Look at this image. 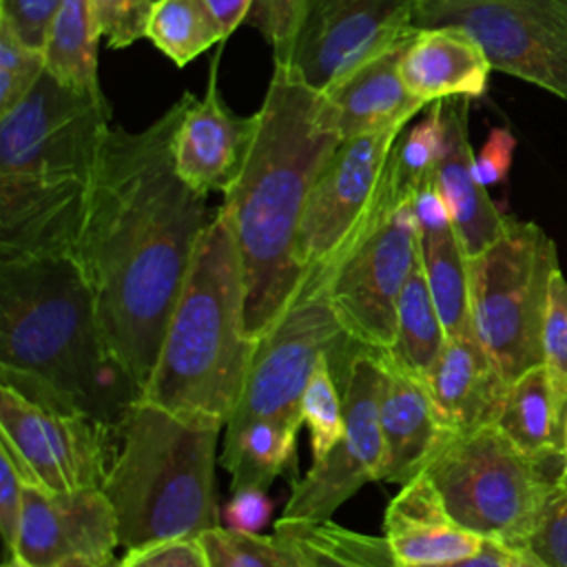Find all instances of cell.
<instances>
[{
  "label": "cell",
  "instance_id": "49",
  "mask_svg": "<svg viewBox=\"0 0 567 567\" xmlns=\"http://www.w3.org/2000/svg\"><path fill=\"white\" fill-rule=\"evenodd\" d=\"M106 567H117V560H115V563H111V565H106Z\"/></svg>",
  "mask_w": 567,
  "mask_h": 567
},
{
  "label": "cell",
  "instance_id": "15",
  "mask_svg": "<svg viewBox=\"0 0 567 567\" xmlns=\"http://www.w3.org/2000/svg\"><path fill=\"white\" fill-rule=\"evenodd\" d=\"M346 427L328 456L292 483L284 520L321 523L368 481H379L383 436L379 423L381 354L357 350L341 381Z\"/></svg>",
  "mask_w": 567,
  "mask_h": 567
},
{
  "label": "cell",
  "instance_id": "43",
  "mask_svg": "<svg viewBox=\"0 0 567 567\" xmlns=\"http://www.w3.org/2000/svg\"><path fill=\"white\" fill-rule=\"evenodd\" d=\"M412 206L419 221V230H439V228L454 226L445 197L436 186L434 177H430L425 184L419 186V190L414 193Z\"/></svg>",
  "mask_w": 567,
  "mask_h": 567
},
{
  "label": "cell",
  "instance_id": "16",
  "mask_svg": "<svg viewBox=\"0 0 567 567\" xmlns=\"http://www.w3.org/2000/svg\"><path fill=\"white\" fill-rule=\"evenodd\" d=\"M117 545V516L102 487L51 492L24 483L16 554L31 567H106Z\"/></svg>",
  "mask_w": 567,
  "mask_h": 567
},
{
  "label": "cell",
  "instance_id": "20",
  "mask_svg": "<svg viewBox=\"0 0 567 567\" xmlns=\"http://www.w3.org/2000/svg\"><path fill=\"white\" fill-rule=\"evenodd\" d=\"M383 538L399 567L461 560L476 554L485 540L452 520L423 472L403 483L390 498L383 514Z\"/></svg>",
  "mask_w": 567,
  "mask_h": 567
},
{
  "label": "cell",
  "instance_id": "22",
  "mask_svg": "<svg viewBox=\"0 0 567 567\" xmlns=\"http://www.w3.org/2000/svg\"><path fill=\"white\" fill-rule=\"evenodd\" d=\"M379 423L383 465L379 481L396 485L414 478L443 434L425 381L401 370L381 354Z\"/></svg>",
  "mask_w": 567,
  "mask_h": 567
},
{
  "label": "cell",
  "instance_id": "29",
  "mask_svg": "<svg viewBox=\"0 0 567 567\" xmlns=\"http://www.w3.org/2000/svg\"><path fill=\"white\" fill-rule=\"evenodd\" d=\"M97 33L86 0H62L44 44L47 73L80 93H102L97 82Z\"/></svg>",
  "mask_w": 567,
  "mask_h": 567
},
{
  "label": "cell",
  "instance_id": "19",
  "mask_svg": "<svg viewBox=\"0 0 567 567\" xmlns=\"http://www.w3.org/2000/svg\"><path fill=\"white\" fill-rule=\"evenodd\" d=\"M408 42L372 58L330 91L319 93L321 122L337 133L339 140L405 128V124L427 106L408 91L399 71L401 53Z\"/></svg>",
  "mask_w": 567,
  "mask_h": 567
},
{
  "label": "cell",
  "instance_id": "48",
  "mask_svg": "<svg viewBox=\"0 0 567 567\" xmlns=\"http://www.w3.org/2000/svg\"><path fill=\"white\" fill-rule=\"evenodd\" d=\"M2 567H31V565H29L24 558H20L18 554H11V556H7V558H4Z\"/></svg>",
  "mask_w": 567,
  "mask_h": 567
},
{
  "label": "cell",
  "instance_id": "10",
  "mask_svg": "<svg viewBox=\"0 0 567 567\" xmlns=\"http://www.w3.org/2000/svg\"><path fill=\"white\" fill-rule=\"evenodd\" d=\"M357 350L363 348L341 328L328 297L326 277H303L281 317L257 341L239 403L224 427V439L261 419L303 425L301 396L317 363L330 357L332 372L341 385Z\"/></svg>",
  "mask_w": 567,
  "mask_h": 567
},
{
  "label": "cell",
  "instance_id": "14",
  "mask_svg": "<svg viewBox=\"0 0 567 567\" xmlns=\"http://www.w3.org/2000/svg\"><path fill=\"white\" fill-rule=\"evenodd\" d=\"M419 264L412 202L394 208L326 277L332 310L363 350L385 354L394 339L401 290Z\"/></svg>",
  "mask_w": 567,
  "mask_h": 567
},
{
  "label": "cell",
  "instance_id": "12",
  "mask_svg": "<svg viewBox=\"0 0 567 567\" xmlns=\"http://www.w3.org/2000/svg\"><path fill=\"white\" fill-rule=\"evenodd\" d=\"M470 33L494 71L567 102V0H412V29Z\"/></svg>",
  "mask_w": 567,
  "mask_h": 567
},
{
  "label": "cell",
  "instance_id": "27",
  "mask_svg": "<svg viewBox=\"0 0 567 567\" xmlns=\"http://www.w3.org/2000/svg\"><path fill=\"white\" fill-rule=\"evenodd\" d=\"M419 257L445 337L472 332L467 255L454 226L419 230Z\"/></svg>",
  "mask_w": 567,
  "mask_h": 567
},
{
  "label": "cell",
  "instance_id": "37",
  "mask_svg": "<svg viewBox=\"0 0 567 567\" xmlns=\"http://www.w3.org/2000/svg\"><path fill=\"white\" fill-rule=\"evenodd\" d=\"M523 547L545 567H567V489L556 485Z\"/></svg>",
  "mask_w": 567,
  "mask_h": 567
},
{
  "label": "cell",
  "instance_id": "35",
  "mask_svg": "<svg viewBox=\"0 0 567 567\" xmlns=\"http://www.w3.org/2000/svg\"><path fill=\"white\" fill-rule=\"evenodd\" d=\"M44 71V53L31 49L13 27L0 18V115L24 100Z\"/></svg>",
  "mask_w": 567,
  "mask_h": 567
},
{
  "label": "cell",
  "instance_id": "23",
  "mask_svg": "<svg viewBox=\"0 0 567 567\" xmlns=\"http://www.w3.org/2000/svg\"><path fill=\"white\" fill-rule=\"evenodd\" d=\"M408 91L423 104L447 97H481L494 71L481 44L454 27L419 29L399 62Z\"/></svg>",
  "mask_w": 567,
  "mask_h": 567
},
{
  "label": "cell",
  "instance_id": "21",
  "mask_svg": "<svg viewBox=\"0 0 567 567\" xmlns=\"http://www.w3.org/2000/svg\"><path fill=\"white\" fill-rule=\"evenodd\" d=\"M470 97L443 100L445 146L436 164L434 179L452 215L454 230L470 257L492 246L505 230L512 215H505L474 175V153L467 135Z\"/></svg>",
  "mask_w": 567,
  "mask_h": 567
},
{
  "label": "cell",
  "instance_id": "44",
  "mask_svg": "<svg viewBox=\"0 0 567 567\" xmlns=\"http://www.w3.org/2000/svg\"><path fill=\"white\" fill-rule=\"evenodd\" d=\"M509 551H512V547H507L498 540L485 538L483 547L476 554H472L467 558H461V560L430 565V567H505V563L509 558Z\"/></svg>",
  "mask_w": 567,
  "mask_h": 567
},
{
  "label": "cell",
  "instance_id": "24",
  "mask_svg": "<svg viewBox=\"0 0 567 567\" xmlns=\"http://www.w3.org/2000/svg\"><path fill=\"white\" fill-rule=\"evenodd\" d=\"M496 427L520 452L545 465L565 458V419L556 408L543 363L509 383Z\"/></svg>",
  "mask_w": 567,
  "mask_h": 567
},
{
  "label": "cell",
  "instance_id": "40",
  "mask_svg": "<svg viewBox=\"0 0 567 567\" xmlns=\"http://www.w3.org/2000/svg\"><path fill=\"white\" fill-rule=\"evenodd\" d=\"M0 534L4 543L7 556L16 554L20 525H22V507H24V481L18 474L13 461L0 452Z\"/></svg>",
  "mask_w": 567,
  "mask_h": 567
},
{
  "label": "cell",
  "instance_id": "11",
  "mask_svg": "<svg viewBox=\"0 0 567 567\" xmlns=\"http://www.w3.org/2000/svg\"><path fill=\"white\" fill-rule=\"evenodd\" d=\"M403 128L341 140L321 166L299 228L297 264L303 277L328 275L394 208L392 148Z\"/></svg>",
  "mask_w": 567,
  "mask_h": 567
},
{
  "label": "cell",
  "instance_id": "46",
  "mask_svg": "<svg viewBox=\"0 0 567 567\" xmlns=\"http://www.w3.org/2000/svg\"><path fill=\"white\" fill-rule=\"evenodd\" d=\"M505 567H545V565L532 551H527L525 547H518L509 551Z\"/></svg>",
  "mask_w": 567,
  "mask_h": 567
},
{
  "label": "cell",
  "instance_id": "36",
  "mask_svg": "<svg viewBox=\"0 0 567 567\" xmlns=\"http://www.w3.org/2000/svg\"><path fill=\"white\" fill-rule=\"evenodd\" d=\"M97 38L111 49H124L146 38L155 0H86Z\"/></svg>",
  "mask_w": 567,
  "mask_h": 567
},
{
  "label": "cell",
  "instance_id": "6",
  "mask_svg": "<svg viewBox=\"0 0 567 567\" xmlns=\"http://www.w3.org/2000/svg\"><path fill=\"white\" fill-rule=\"evenodd\" d=\"M219 427L193 425L137 401L120 425L102 483L117 516L120 545L197 538L219 525L215 454Z\"/></svg>",
  "mask_w": 567,
  "mask_h": 567
},
{
  "label": "cell",
  "instance_id": "25",
  "mask_svg": "<svg viewBox=\"0 0 567 567\" xmlns=\"http://www.w3.org/2000/svg\"><path fill=\"white\" fill-rule=\"evenodd\" d=\"M299 427L297 423L261 419L224 439L221 465L230 474V489H268L277 476L295 474Z\"/></svg>",
  "mask_w": 567,
  "mask_h": 567
},
{
  "label": "cell",
  "instance_id": "45",
  "mask_svg": "<svg viewBox=\"0 0 567 567\" xmlns=\"http://www.w3.org/2000/svg\"><path fill=\"white\" fill-rule=\"evenodd\" d=\"M204 2L208 4L215 20L219 22L224 38L239 27V22L250 13L255 4V0H204Z\"/></svg>",
  "mask_w": 567,
  "mask_h": 567
},
{
  "label": "cell",
  "instance_id": "32",
  "mask_svg": "<svg viewBox=\"0 0 567 567\" xmlns=\"http://www.w3.org/2000/svg\"><path fill=\"white\" fill-rule=\"evenodd\" d=\"M197 538L210 567H306L297 549L277 532L261 536L217 525Z\"/></svg>",
  "mask_w": 567,
  "mask_h": 567
},
{
  "label": "cell",
  "instance_id": "42",
  "mask_svg": "<svg viewBox=\"0 0 567 567\" xmlns=\"http://www.w3.org/2000/svg\"><path fill=\"white\" fill-rule=\"evenodd\" d=\"M272 503L266 489L246 487L233 492V498L224 507L226 527L237 532H259L270 520Z\"/></svg>",
  "mask_w": 567,
  "mask_h": 567
},
{
  "label": "cell",
  "instance_id": "7",
  "mask_svg": "<svg viewBox=\"0 0 567 567\" xmlns=\"http://www.w3.org/2000/svg\"><path fill=\"white\" fill-rule=\"evenodd\" d=\"M547 467L492 423L470 432H443L421 472L456 525L518 549L556 489L558 476Z\"/></svg>",
  "mask_w": 567,
  "mask_h": 567
},
{
  "label": "cell",
  "instance_id": "1",
  "mask_svg": "<svg viewBox=\"0 0 567 567\" xmlns=\"http://www.w3.org/2000/svg\"><path fill=\"white\" fill-rule=\"evenodd\" d=\"M195 95L184 93L140 133H104L75 246L109 348L144 390L197 241L206 195L175 168V135Z\"/></svg>",
  "mask_w": 567,
  "mask_h": 567
},
{
  "label": "cell",
  "instance_id": "17",
  "mask_svg": "<svg viewBox=\"0 0 567 567\" xmlns=\"http://www.w3.org/2000/svg\"><path fill=\"white\" fill-rule=\"evenodd\" d=\"M255 133V115L233 113L217 89V75H210L206 95L193 100L177 135L175 168L179 177L202 195L226 193L235 182Z\"/></svg>",
  "mask_w": 567,
  "mask_h": 567
},
{
  "label": "cell",
  "instance_id": "39",
  "mask_svg": "<svg viewBox=\"0 0 567 567\" xmlns=\"http://www.w3.org/2000/svg\"><path fill=\"white\" fill-rule=\"evenodd\" d=\"M117 567H210L199 538H177L126 549Z\"/></svg>",
  "mask_w": 567,
  "mask_h": 567
},
{
  "label": "cell",
  "instance_id": "38",
  "mask_svg": "<svg viewBox=\"0 0 567 567\" xmlns=\"http://www.w3.org/2000/svg\"><path fill=\"white\" fill-rule=\"evenodd\" d=\"M60 4L62 0H0V18H4L31 49L44 51Z\"/></svg>",
  "mask_w": 567,
  "mask_h": 567
},
{
  "label": "cell",
  "instance_id": "2",
  "mask_svg": "<svg viewBox=\"0 0 567 567\" xmlns=\"http://www.w3.org/2000/svg\"><path fill=\"white\" fill-rule=\"evenodd\" d=\"M0 383L120 430L142 388L109 348L71 255L0 261Z\"/></svg>",
  "mask_w": 567,
  "mask_h": 567
},
{
  "label": "cell",
  "instance_id": "5",
  "mask_svg": "<svg viewBox=\"0 0 567 567\" xmlns=\"http://www.w3.org/2000/svg\"><path fill=\"white\" fill-rule=\"evenodd\" d=\"M255 348L237 241L217 208L197 241L140 401L179 421L224 430L239 403Z\"/></svg>",
  "mask_w": 567,
  "mask_h": 567
},
{
  "label": "cell",
  "instance_id": "13",
  "mask_svg": "<svg viewBox=\"0 0 567 567\" xmlns=\"http://www.w3.org/2000/svg\"><path fill=\"white\" fill-rule=\"evenodd\" d=\"M120 430L86 414L31 401L0 383V452L27 485L51 492L102 487Z\"/></svg>",
  "mask_w": 567,
  "mask_h": 567
},
{
  "label": "cell",
  "instance_id": "18",
  "mask_svg": "<svg viewBox=\"0 0 567 567\" xmlns=\"http://www.w3.org/2000/svg\"><path fill=\"white\" fill-rule=\"evenodd\" d=\"M423 381L443 432H470L496 423L509 388L474 330L447 337Z\"/></svg>",
  "mask_w": 567,
  "mask_h": 567
},
{
  "label": "cell",
  "instance_id": "31",
  "mask_svg": "<svg viewBox=\"0 0 567 567\" xmlns=\"http://www.w3.org/2000/svg\"><path fill=\"white\" fill-rule=\"evenodd\" d=\"M445 146L443 100L427 104L425 115L399 135L392 148L390 190L396 206L412 202L421 184L434 177Z\"/></svg>",
  "mask_w": 567,
  "mask_h": 567
},
{
  "label": "cell",
  "instance_id": "8",
  "mask_svg": "<svg viewBox=\"0 0 567 567\" xmlns=\"http://www.w3.org/2000/svg\"><path fill=\"white\" fill-rule=\"evenodd\" d=\"M248 16L275 66L315 93L414 35L412 0H255Z\"/></svg>",
  "mask_w": 567,
  "mask_h": 567
},
{
  "label": "cell",
  "instance_id": "30",
  "mask_svg": "<svg viewBox=\"0 0 567 567\" xmlns=\"http://www.w3.org/2000/svg\"><path fill=\"white\" fill-rule=\"evenodd\" d=\"M146 38L184 66L221 40L224 31L204 0H155Z\"/></svg>",
  "mask_w": 567,
  "mask_h": 567
},
{
  "label": "cell",
  "instance_id": "33",
  "mask_svg": "<svg viewBox=\"0 0 567 567\" xmlns=\"http://www.w3.org/2000/svg\"><path fill=\"white\" fill-rule=\"evenodd\" d=\"M301 419L310 432L312 463H319L328 456L334 443L341 439L346 427L343 412V392L332 372L330 357H323L301 396Z\"/></svg>",
  "mask_w": 567,
  "mask_h": 567
},
{
  "label": "cell",
  "instance_id": "3",
  "mask_svg": "<svg viewBox=\"0 0 567 567\" xmlns=\"http://www.w3.org/2000/svg\"><path fill=\"white\" fill-rule=\"evenodd\" d=\"M321 95L275 66L241 171L219 206L237 241L246 323L259 341L301 284L297 239L312 184L341 142L319 113Z\"/></svg>",
  "mask_w": 567,
  "mask_h": 567
},
{
  "label": "cell",
  "instance_id": "9",
  "mask_svg": "<svg viewBox=\"0 0 567 567\" xmlns=\"http://www.w3.org/2000/svg\"><path fill=\"white\" fill-rule=\"evenodd\" d=\"M556 270L554 239L538 224L516 217L492 246L467 259L472 328L509 383L543 363V326Z\"/></svg>",
  "mask_w": 567,
  "mask_h": 567
},
{
  "label": "cell",
  "instance_id": "34",
  "mask_svg": "<svg viewBox=\"0 0 567 567\" xmlns=\"http://www.w3.org/2000/svg\"><path fill=\"white\" fill-rule=\"evenodd\" d=\"M543 365L549 377L556 408L567 423V279L560 270L549 284L543 326Z\"/></svg>",
  "mask_w": 567,
  "mask_h": 567
},
{
  "label": "cell",
  "instance_id": "47",
  "mask_svg": "<svg viewBox=\"0 0 567 567\" xmlns=\"http://www.w3.org/2000/svg\"><path fill=\"white\" fill-rule=\"evenodd\" d=\"M556 485L567 489V423H565V458H563V467L558 472V478H556Z\"/></svg>",
  "mask_w": 567,
  "mask_h": 567
},
{
  "label": "cell",
  "instance_id": "26",
  "mask_svg": "<svg viewBox=\"0 0 567 567\" xmlns=\"http://www.w3.org/2000/svg\"><path fill=\"white\" fill-rule=\"evenodd\" d=\"M445 339L447 337L419 257V264L414 266L401 290L394 339L383 357L401 370L425 379L436 363Z\"/></svg>",
  "mask_w": 567,
  "mask_h": 567
},
{
  "label": "cell",
  "instance_id": "4",
  "mask_svg": "<svg viewBox=\"0 0 567 567\" xmlns=\"http://www.w3.org/2000/svg\"><path fill=\"white\" fill-rule=\"evenodd\" d=\"M109 115L104 93L73 91L47 71L0 115V261L75 257Z\"/></svg>",
  "mask_w": 567,
  "mask_h": 567
},
{
  "label": "cell",
  "instance_id": "28",
  "mask_svg": "<svg viewBox=\"0 0 567 567\" xmlns=\"http://www.w3.org/2000/svg\"><path fill=\"white\" fill-rule=\"evenodd\" d=\"M275 532L297 549L306 567H399L383 536H368L332 520L279 518Z\"/></svg>",
  "mask_w": 567,
  "mask_h": 567
},
{
  "label": "cell",
  "instance_id": "41",
  "mask_svg": "<svg viewBox=\"0 0 567 567\" xmlns=\"http://www.w3.org/2000/svg\"><path fill=\"white\" fill-rule=\"evenodd\" d=\"M516 148V137L505 126H494L481 146V151L474 155V175L476 179L487 188L494 184H501L509 175L512 157Z\"/></svg>",
  "mask_w": 567,
  "mask_h": 567
}]
</instances>
